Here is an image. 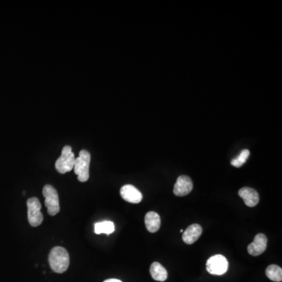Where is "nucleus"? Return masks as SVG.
I'll return each mask as SVG.
<instances>
[{"label":"nucleus","mask_w":282,"mask_h":282,"mask_svg":"<svg viewBox=\"0 0 282 282\" xmlns=\"http://www.w3.org/2000/svg\"><path fill=\"white\" fill-rule=\"evenodd\" d=\"M49 263L52 270L56 273L65 272L70 263L68 252L63 247H54L49 252Z\"/></svg>","instance_id":"nucleus-1"},{"label":"nucleus","mask_w":282,"mask_h":282,"mask_svg":"<svg viewBox=\"0 0 282 282\" xmlns=\"http://www.w3.org/2000/svg\"><path fill=\"white\" fill-rule=\"evenodd\" d=\"M91 156L87 150H82L80 156L75 161V173L78 176L80 182H87L90 178V165Z\"/></svg>","instance_id":"nucleus-2"},{"label":"nucleus","mask_w":282,"mask_h":282,"mask_svg":"<svg viewBox=\"0 0 282 282\" xmlns=\"http://www.w3.org/2000/svg\"><path fill=\"white\" fill-rule=\"evenodd\" d=\"M75 161H76V157H75V154L73 152L72 147L68 146V145L63 147L61 155L55 163L56 171L61 174L68 173L74 169Z\"/></svg>","instance_id":"nucleus-3"},{"label":"nucleus","mask_w":282,"mask_h":282,"mask_svg":"<svg viewBox=\"0 0 282 282\" xmlns=\"http://www.w3.org/2000/svg\"><path fill=\"white\" fill-rule=\"evenodd\" d=\"M42 194L45 197V204L49 215L55 216L60 212V201L58 193L53 186L45 185L42 189Z\"/></svg>","instance_id":"nucleus-4"},{"label":"nucleus","mask_w":282,"mask_h":282,"mask_svg":"<svg viewBox=\"0 0 282 282\" xmlns=\"http://www.w3.org/2000/svg\"><path fill=\"white\" fill-rule=\"evenodd\" d=\"M28 206V222L32 227H38L41 225L43 221V215L41 212L40 201L37 197H30L27 201Z\"/></svg>","instance_id":"nucleus-5"},{"label":"nucleus","mask_w":282,"mask_h":282,"mask_svg":"<svg viewBox=\"0 0 282 282\" xmlns=\"http://www.w3.org/2000/svg\"><path fill=\"white\" fill-rule=\"evenodd\" d=\"M206 270L210 274H224L228 270V261L222 255H215L208 259L206 263Z\"/></svg>","instance_id":"nucleus-6"},{"label":"nucleus","mask_w":282,"mask_h":282,"mask_svg":"<svg viewBox=\"0 0 282 282\" xmlns=\"http://www.w3.org/2000/svg\"><path fill=\"white\" fill-rule=\"evenodd\" d=\"M192 189L193 183L191 179L187 176H180L175 183L173 193L175 195L183 197L190 194Z\"/></svg>","instance_id":"nucleus-7"},{"label":"nucleus","mask_w":282,"mask_h":282,"mask_svg":"<svg viewBox=\"0 0 282 282\" xmlns=\"http://www.w3.org/2000/svg\"><path fill=\"white\" fill-rule=\"evenodd\" d=\"M120 194L125 201L132 204H138L143 199L140 191L130 184L124 185L120 190Z\"/></svg>","instance_id":"nucleus-8"},{"label":"nucleus","mask_w":282,"mask_h":282,"mask_svg":"<svg viewBox=\"0 0 282 282\" xmlns=\"http://www.w3.org/2000/svg\"><path fill=\"white\" fill-rule=\"evenodd\" d=\"M267 247V238L263 234H258L253 242L248 246V252L252 256H258L263 253Z\"/></svg>","instance_id":"nucleus-9"},{"label":"nucleus","mask_w":282,"mask_h":282,"mask_svg":"<svg viewBox=\"0 0 282 282\" xmlns=\"http://www.w3.org/2000/svg\"><path fill=\"white\" fill-rule=\"evenodd\" d=\"M240 197L243 199L247 206L254 207L259 203V196L257 191L251 187H242L238 191Z\"/></svg>","instance_id":"nucleus-10"},{"label":"nucleus","mask_w":282,"mask_h":282,"mask_svg":"<svg viewBox=\"0 0 282 282\" xmlns=\"http://www.w3.org/2000/svg\"><path fill=\"white\" fill-rule=\"evenodd\" d=\"M201 234H202V228L199 224H191L183 231L182 238L183 242L187 245H192L200 238Z\"/></svg>","instance_id":"nucleus-11"},{"label":"nucleus","mask_w":282,"mask_h":282,"mask_svg":"<svg viewBox=\"0 0 282 282\" xmlns=\"http://www.w3.org/2000/svg\"><path fill=\"white\" fill-rule=\"evenodd\" d=\"M145 222L147 230L149 232H157L161 227L160 216L155 212H148L145 215Z\"/></svg>","instance_id":"nucleus-12"},{"label":"nucleus","mask_w":282,"mask_h":282,"mask_svg":"<svg viewBox=\"0 0 282 282\" xmlns=\"http://www.w3.org/2000/svg\"><path fill=\"white\" fill-rule=\"evenodd\" d=\"M152 278L157 281H165L167 279L168 273L166 268L158 262H154L150 267Z\"/></svg>","instance_id":"nucleus-13"},{"label":"nucleus","mask_w":282,"mask_h":282,"mask_svg":"<svg viewBox=\"0 0 282 282\" xmlns=\"http://www.w3.org/2000/svg\"><path fill=\"white\" fill-rule=\"evenodd\" d=\"M115 224L111 221H102V222H98L95 224L94 232L97 235H101V234L111 235V233L115 231Z\"/></svg>","instance_id":"nucleus-14"},{"label":"nucleus","mask_w":282,"mask_h":282,"mask_svg":"<svg viewBox=\"0 0 282 282\" xmlns=\"http://www.w3.org/2000/svg\"><path fill=\"white\" fill-rule=\"evenodd\" d=\"M266 275L273 281L280 282L282 280V269L277 265H270L266 268Z\"/></svg>","instance_id":"nucleus-15"},{"label":"nucleus","mask_w":282,"mask_h":282,"mask_svg":"<svg viewBox=\"0 0 282 282\" xmlns=\"http://www.w3.org/2000/svg\"><path fill=\"white\" fill-rule=\"evenodd\" d=\"M249 155H250V152L248 149H245V150L242 151L240 153V155H238L236 159H234L231 161V165L233 166H235V167H241V166L245 164L247 159H249Z\"/></svg>","instance_id":"nucleus-16"},{"label":"nucleus","mask_w":282,"mask_h":282,"mask_svg":"<svg viewBox=\"0 0 282 282\" xmlns=\"http://www.w3.org/2000/svg\"><path fill=\"white\" fill-rule=\"evenodd\" d=\"M104 282H122V280H118V279L111 278L107 279Z\"/></svg>","instance_id":"nucleus-17"},{"label":"nucleus","mask_w":282,"mask_h":282,"mask_svg":"<svg viewBox=\"0 0 282 282\" xmlns=\"http://www.w3.org/2000/svg\"><path fill=\"white\" fill-rule=\"evenodd\" d=\"M183 231H183V229H181V230H180V233H183Z\"/></svg>","instance_id":"nucleus-18"}]
</instances>
